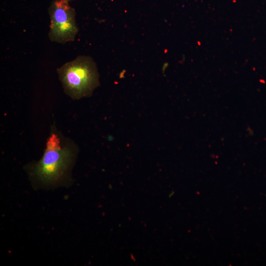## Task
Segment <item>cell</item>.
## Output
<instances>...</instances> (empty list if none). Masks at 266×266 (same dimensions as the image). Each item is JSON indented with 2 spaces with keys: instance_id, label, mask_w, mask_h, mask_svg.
<instances>
[{
  "instance_id": "obj_2",
  "label": "cell",
  "mask_w": 266,
  "mask_h": 266,
  "mask_svg": "<svg viewBox=\"0 0 266 266\" xmlns=\"http://www.w3.org/2000/svg\"><path fill=\"white\" fill-rule=\"evenodd\" d=\"M74 156L68 144H63L56 133L49 137L40 160L34 166L33 174L42 183L51 184L61 181L65 176Z\"/></svg>"
},
{
  "instance_id": "obj_1",
  "label": "cell",
  "mask_w": 266,
  "mask_h": 266,
  "mask_svg": "<svg viewBox=\"0 0 266 266\" xmlns=\"http://www.w3.org/2000/svg\"><path fill=\"white\" fill-rule=\"evenodd\" d=\"M57 71L65 93L74 100L90 96L100 84L96 64L87 56H78Z\"/></svg>"
},
{
  "instance_id": "obj_5",
  "label": "cell",
  "mask_w": 266,
  "mask_h": 266,
  "mask_svg": "<svg viewBox=\"0 0 266 266\" xmlns=\"http://www.w3.org/2000/svg\"><path fill=\"white\" fill-rule=\"evenodd\" d=\"M67 0L68 1H72V0Z\"/></svg>"
},
{
  "instance_id": "obj_4",
  "label": "cell",
  "mask_w": 266,
  "mask_h": 266,
  "mask_svg": "<svg viewBox=\"0 0 266 266\" xmlns=\"http://www.w3.org/2000/svg\"><path fill=\"white\" fill-rule=\"evenodd\" d=\"M168 64L167 63H165L163 66V69H165L166 67L167 66Z\"/></svg>"
},
{
  "instance_id": "obj_3",
  "label": "cell",
  "mask_w": 266,
  "mask_h": 266,
  "mask_svg": "<svg viewBox=\"0 0 266 266\" xmlns=\"http://www.w3.org/2000/svg\"><path fill=\"white\" fill-rule=\"evenodd\" d=\"M48 36L52 42L66 43L75 40L78 32L75 9L66 0H54L50 5Z\"/></svg>"
}]
</instances>
